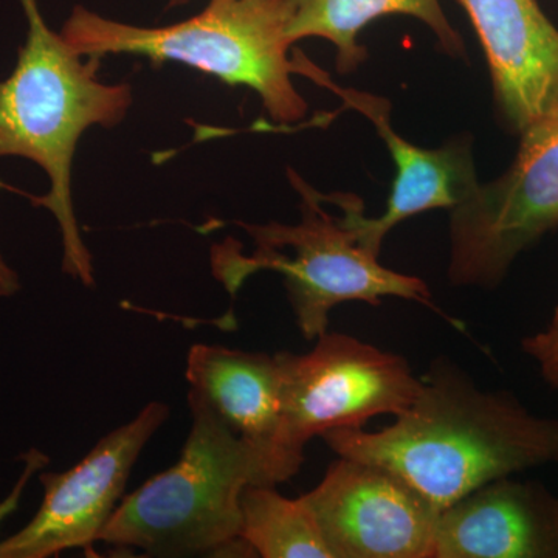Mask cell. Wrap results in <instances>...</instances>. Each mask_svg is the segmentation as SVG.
<instances>
[{
    "label": "cell",
    "instance_id": "1",
    "mask_svg": "<svg viewBox=\"0 0 558 558\" xmlns=\"http://www.w3.org/2000/svg\"><path fill=\"white\" fill-rule=\"evenodd\" d=\"M322 438L339 457L398 473L439 512L490 481L558 461L557 418L480 388L449 359L429 366L395 424L336 428Z\"/></svg>",
    "mask_w": 558,
    "mask_h": 558
},
{
    "label": "cell",
    "instance_id": "2",
    "mask_svg": "<svg viewBox=\"0 0 558 558\" xmlns=\"http://www.w3.org/2000/svg\"><path fill=\"white\" fill-rule=\"evenodd\" d=\"M28 33L16 68L0 81V159L22 157L39 165L50 180L36 207L50 209L60 227L62 271L94 286V264L81 238L72 197V167L81 135L92 126L116 128L132 105L130 84L100 80L101 57L72 49L50 31L38 0H21Z\"/></svg>",
    "mask_w": 558,
    "mask_h": 558
},
{
    "label": "cell",
    "instance_id": "3",
    "mask_svg": "<svg viewBox=\"0 0 558 558\" xmlns=\"http://www.w3.org/2000/svg\"><path fill=\"white\" fill-rule=\"evenodd\" d=\"M179 461L121 499L100 542L149 557H253L241 539L242 490L271 486L258 454L189 391Z\"/></svg>",
    "mask_w": 558,
    "mask_h": 558
},
{
    "label": "cell",
    "instance_id": "4",
    "mask_svg": "<svg viewBox=\"0 0 558 558\" xmlns=\"http://www.w3.org/2000/svg\"><path fill=\"white\" fill-rule=\"evenodd\" d=\"M293 0H209L207 9L167 27H137L76 5L61 36L83 57L135 54L154 65L179 62L230 86L256 92L271 120L299 123L307 102L293 86L288 28Z\"/></svg>",
    "mask_w": 558,
    "mask_h": 558
},
{
    "label": "cell",
    "instance_id": "5",
    "mask_svg": "<svg viewBox=\"0 0 558 558\" xmlns=\"http://www.w3.org/2000/svg\"><path fill=\"white\" fill-rule=\"evenodd\" d=\"M288 178L301 197L300 223L236 220L255 242V250L244 255L242 245L230 238L211 250L213 274L231 296L256 271H278L284 279L301 336L310 341L328 330L330 311L340 304L362 301L377 306L388 296L427 306L454 328L464 330L461 322L433 303L432 292L421 278L387 269L379 256L360 247L352 230L340 216L323 208L318 191L299 172L288 168Z\"/></svg>",
    "mask_w": 558,
    "mask_h": 558
},
{
    "label": "cell",
    "instance_id": "6",
    "mask_svg": "<svg viewBox=\"0 0 558 558\" xmlns=\"http://www.w3.org/2000/svg\"><path fill=\"white\" fill-rule=\"evenodd\" d=\"M450 213L451 284L497 288L521 253L558 229V116L521 132L508 170Z\"/></svg>",
    "mask_w": 558,
    "mask_h": 558
},
{
    "label": "cell",
    "instance_id": "7",
    "mask_svg": "<svg viewBox=\"0 0 558 558\" xmlns=\"http://www.w3.org/2000/svg\"><path fill=\"white\" fill-rule=\"evenodd\" d=\"M282 442L299 468L304 447L336 428L363 427L369 418L400 416L416 399L421 377L402 355L328 332L306 354L278 352Z\"/></svg>",
    "mask_w": 558,
    "mask_h": 558
},
{
    "label": "cell",
    "instance_id": "8",
    "mask_svg": "<svg viewBox=\"0 0 558 558\" xmlns=\"http://www.w3.org/2000/svg\"><path fill=\"white\" fill-rule=\"evenodd\" d=\"M170 407L150 402L61 473L39 476L44 498L21 531L0 542V558H50L70 549L97 557L95 543L119 508L143 449L170 417Z\"/></svg>",
    "mask_w": 558,
    "mask_h": 558
},
{
    "label": "cell",
    "instance_id": "9",
    "mask_svg": "<svg viewBox=\"0 0 558 558\" xmlns=\"http://www.w3.org/2000/svg\"><path fill=\"white\" fill-rule=\"evenodd\" d=\"M293 54L296 75L332 92L343 101L344 109L355 110L369 120L395 161L391 193L379 218H368L363 201L355 194L319 193V199L325 204L339 207L341 220L352 230L360 247L379 256L385 238L400 222L429 209H453L478 185L472 140L458 137L438 149L418 148L392 130L391 102L387 98L340 86L303 51L296 50Z\"/></svg>",
    "mask_w": 558,
    "mask_h": 558
},
{
    "label": "cell",
    "instance_id": "10",
    "mask_svg": "<svg viewBox=\"0 0 558 558\" xmlns=\"http://www.w3.org/2000/svg\"><path fill=\"white\" fill-rule=\"evenodd\" d=\"M301 499L332 558H433L439 510L387 468L339 457Z\"/></svg>",
    "mask_w": 558,
    "mask_h": 558
},
{
    "label": "cell",
    "instance_id": "11",
    "mask_svg": "<svg viewBox=\"0 0 558 558\" xmlns=\"http://www.w3.org/2000/svg\"><path fill=\"white\" fill-rule=\"evenodd\" d=\"M486 54L502 126L520 135L558 116V28L537 0H458Z\"/></svg>",
    "mask_w": 558,
    "mask_h": 558
},
{
    "label": "cell",
    "instance_id": "12",
    "mask_svg": "<svg viewBox=\"0 0 558 558\" xmlns=\"http://www.w3.org/2000/svg\"><path fill=\"white\" fill-rule=\"evenodd\" d=\"M190 391L199 396L255 450L271 486L292 480L299 465L282 442L281 373L277 355L219 344H194L186 357Z\"/></svg>",
    "mask_w": 558,
    "mask_h": 558
},
{
    "label": "cell",
    "instance_id": "13",
    "mask_svg": "<svg viewBox=\"0 0 558 558\" xmlns=\"http://www.w3.org/2000/svg\"><path fill=\"white\" fill-rule=\"evenodd\" d=\"M433 558H558V497L505 476L439 513Z\"/></svg>",
    "mask_w": 558,
    "mask_h": 558
},
{
    "label": "cell",
    "instance_id": "14",
    "mask_svg": "<svg viewBox=\"0 0 558 558\" xmlns=\"http://www.w3.org/2000/svg\"><path fill=\"white\" fill-rule=\"evenodd\" d=\"M392 14L424 22L449 57L465 58L464 40L451 27L439 0H293L288 36L292 44L306 38L329 40L337 51V72L348 75L368 58V50L359 43L360 33L371 22Z\"/></svg>",
    "mask_w": 558,
    "mask_h": 558
},
{
    "label": "cell",
    "instance_id": "15",
    "mask_svg": "<svg viewBox=\"0 0 558 558\" xmlns=\"http://www.w3.org/2000/svg\"><path fill=\"white\" fill-rule=\"evenodd\" d=\"M241 539L263 558H332L317 521L303 499L275 486L248 484L242 490Z\"/></svg>",
    "mask_w": 558,
    "mask_h": 558
},
{
    "label": "cell",
    "instance_id": "16",
    "mask_svg": "<svg viewBox=\"0 0 558 558\" xmlns=\"http://www.w3.org/2000/svg\"><path fill=\"white\" fill-rule=\"evenodd\" d=\"M529 357L537 363L543 379L558 391V304L549 325L521 343Z\"/></svg>",
    "mask_w": 558,
    "mask_h": 558
},
{
    "label": "cell",
    "instance_id": "17",
    "mask_svg": "<svg viewBox=\"0 0 558 558\" xmlns=\"http://www.w3.org/2000/svg\"><path fill=\"white\" fill-rule=\"evenodd\" d=\"M21 459L24 462V469H22L20 478H17L14 487L11 488L10 494L0 501V524L16 512L21 505L22 495H24L25 488H27L33 476L50 462V458L38 449L25 451V453L21 454Z\"/></svg>",
    "mask_w": 558,
    "mask_h": 558
},
{
    "label": "cell",
    "instance_id": "18",
    "mask_svg": "<svg viewBox=\"0 0 558 558\" xmlns=\"http://www.w3.org/2000/svg\"><path fill=\"white\" fill-rule=\"evenodd\" d=\"M21 288L20 275L11 269L9 263L0 255V296L10 299V296L16 295Z\"/></svg>",
    "mask_w": 558,
    "mask_h": 558
},
{
    "label": "cell",
    "instance_id": "19",
    "mask_svg": "<svg viewBox=\"0 0 558 558\" xmlns=\"http://www.w3.org/2000/svg\"><path fill=\"white\" fill-rule=\"evenodd\" d=\"M189 2L190 0H170V5H168V9H174V7L186 5V3Z\"/></svg>",
    "mask_w": 558,
    "mask_h": 558
}]
</instances>
